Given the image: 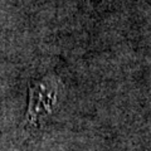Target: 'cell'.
<instances>
[{
    "mask_svg": "<svg viewBox=\"0 0 151 151\" xmlns=\"http://www.w3.org/2000/svg\"><path fill=\"white\" fill-rule=\"evenodd\" d=\"M55 89L48 88L47 84L40 83L29 88V108H28L27 122L35 125L38 117L50 112L54 102Z\"/></svg>",
    "mask_w": 151,
    "mask_h": 151,
    "instance_id": "6da1fadb",
    "label": "cell"
}]
</instances>
